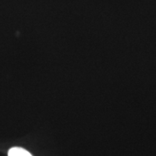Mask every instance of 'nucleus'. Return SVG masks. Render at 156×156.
<instances>
[{"mask_svg":"<svg viewBox=\"0 0 156 156\" xmlns=\"http://www.w3.org/2000/svg\"><path fill=\"white\" fill-rule=\"evenodd\" d=\"M8 156H33L31 154L21 147H12L8 152Z\"/></svg>","mask_w":156,"mask_h":156,"instance_id":"nucleus-1","label":"nucleus"}]
</instances>
